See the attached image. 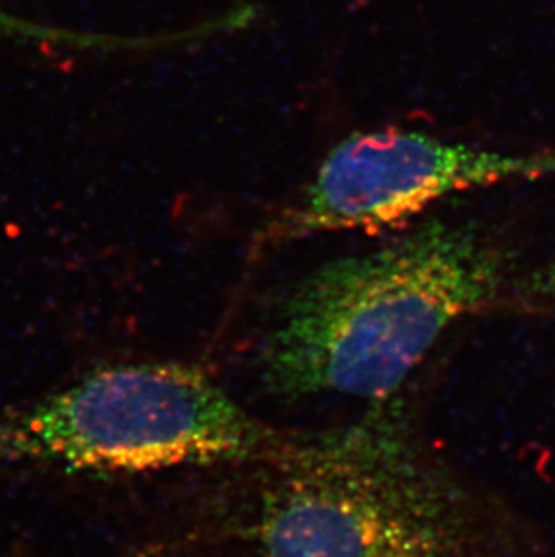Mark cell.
<instances>
[{
	"label": "cell",
	"instance_id": "cell-1",
	"mask_svg": "<svg viewBox=\"0 0 555 557\" xmlns=\"http://www.w3.org/2000/svg\"><path fill=\"white\" fill-rule=\"evenodd\" d=\"M508 262L474 222L431 219L323 263L288 290L263 334V384L285 399H392L455 321L503 300Z\"/></svg>",
	"mask_w": 555,
	"mask_h": 557
},
{
	"label": "cell",
	"instance_id": "cell-6",
	"mask_svg": "<svg viewBox=\"0 0 555 557\" xmlns=\"http://www.w3.org/2000/svg\"><path fill=\"white\" fill-rule=\"evenodd\" d=\"M503 300L534 314H555V258L521 278L510 280Z\"/></svg>",
	"mask_w": 555,
	"mask_h": 557
},
{
	"label": "cell",
	"instance_id": "cell-2",
	"mask_svg": "<svg viewBox=\"0 0 555 557\" xmlns=\"http://www.w3.org/2000/svg\"><path fill=\"white\" fill-rule=\"evenodd\" d=\"M231 523L247 557H471L464 491L415 442L392 399L361 421L296 441L266 462Z\"/></svg>",
	"mask_w": 555,
	"mask_h": 557
},
{
	"label": "cell",
	"instance_id": "cell-3",
	"mask_svg": "<svg viewBox=\"0 0 555 557\" xmlns=\"http://www.w3.org/2000/svg\"><path fill=\"white\" fill-rule=\"evenodd\" d=\"M288 441L192 364H118L0 428V458L95 473H153L257 466Z\"/></svg>",
	"mask_w": 555,
	"mask_h": 557
},
{
	"label": "cell",
	"instance_id": "cell-5",
	"mask_svg": "<svg viewBox=\"0 0 555 557\" xmlns=\"http://www.w3.org/2000/svg\"><path fill=\"white\" fill-rule=\"evenodd\" d=\"M0 38H10L18 42L51 46V48L76 49H107L121 48L125 40L101 37V35H87V33L60 29V27L44 26L37 22L27 21L22 16L13 15L11 11L0 5Z\"/></svg>",
	"mask_w": 555,
	"mask_h": 557
},
{
	"label": "cell",
	"instance_id": "cell-4",
	"mask_svg": "<svg viewBox=\"0 0 555 557\" xmlns=\"http://www.w3.org/2000/svg\"><path fill=\"white\" fill-rule=\"evenodd\" d=\"M548 175L555 153L494 152L397 128L359 132L326 153L304 194L269 222L262 244L397 226L447 195Z\"/></svg>",
	"mask_w": 555,
	"mask_h": 557
}]
</instances>
